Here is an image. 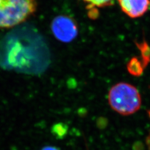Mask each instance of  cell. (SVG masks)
Listing matches in <instances>:
<instances>
[{
  "label": "cell",
  "mask_w": 150,
  "mask_h": 150,
  "mask_svg": "<svg viewBox=\"0 0 150 150\" xmlns=\"http://www.w3.org/2000/svg\"><path fill=\"white\" fill-rule=\"evenodd\" d=\"M50 60L44 39L33 28L18 27L0 41V67L22 71H39Z\"/></svg>",
  "instance_id": "6da1fadb"
},
{
  "label": "cell",
  "mask_w": 150,
  "mask_h": 150,
  "mask_svg": "<svg viewBox=\"0 0 150 150\" xmlns=\"http://www.w3.org/2000/svg\"><path fill=\"white\" fill-rule=\"evenodd\" d=\"M108 100L111 109L123 116L134 114L142 106V97L138 89L125 82L117 83L111 88Z\"/></svg>",
  "instance_id": "7a4b0ae2"
},
{
  "label": "cell",
  "mask_w": 150,
  "mask_h": 150,
  "mask_svg": "<svg viewBox=\"0 0 150 150\" xmlns=\"http://www.w3.org/2000/svg\"><path fill=\"white\" fill-rule=\"evenodd\" d=\"M36 0H0V28L21 24L36 11Z\"/></svg>",
  "instance_id": "3957f363"
},
{
  "label": "cell",
  "mask_w": 150,
  "mask_h": 150,
  "mask_svg": "<svg viewBox=\"0 0 150 150\" xmlns=\"http://www.w3.org/2000/svg\"><path fill=\"white\" fill-rule=\"evenodd\" d=\"M51 30L54 36L63 43L73 41L78 34L77 23L73 18L66 15L55 17L51 24Z\"/></svg>",
  "instance_id": "277c9868"
},
{
  "label": "cell",
  "mask_w": 150,
  "mask_h": 150,
  "mask_svg": "<svg viewBox=\"0 0 150 150\" xmlns=\"http://www.w3.org/2000/svg\"><path fill=\"white\" fill-rule=\"evenodd\" d=\"M121 10L131 18L143 16L150 8V0H118Z\"/></svg>",
  "instance_id": "5b68a950"
},
{
  "label": "cell",
  "mask_w": 150,
  "mask_h": 150,
  "mask_svg": "<svg viewBox=\"0 0 150 150\" xmlns=\"http://www.w3.org/2000/svg\"><path fill=\"white\" fill-rule=\"evenodd\" d=\"M87 4L88 15L91 18H96L98 15L97 8H105L111 6L114 0H81Z\"/></svg>",
  "instance_id": "8992f818"
},
{
  "label": "cell",
  "mask_w": 150,
  "mask_h": 150,
  "mask_svg": "<svg viewBox=\"0 0 150 150\" xmlns=\"http://www.w3.org/2000/svg\"><path fill=\"white\" fill-rule=\"evenodd\" d=\"M41 150H59L58 148L53 146H47L42 148Z\"/></svg>",
  "instance_id": "52a82bcc"
},
{
  "label": "cell",
  "mask_w": 150,
  "mask_h": 150,
  "mask_svg": "<svg viewBox=\"0 0 150 150\" xmlns=\"http://www.w3.org/2000/svg\"><path fill=\"white\" fill-rule=\"evenodd\" d=\"M146 144L148 150H150V131L146 138Z\"/></svg>",
  "instance_id": "ba28073f"
}]
</instances>
